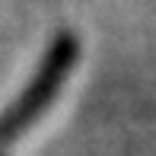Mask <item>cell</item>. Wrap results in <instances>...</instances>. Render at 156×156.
Wrapping results in <instances>:
<instances>
[{
    "label": "cell",
    "instance_id": "6da1fadb",
    "mask_svg": "<svg viewBox=\"0 0 156 156\" xmlns=\"http://www.w3.org/2000/svg\"><path fill=\"white\" fill-rule=\"evenodd\" d=\"M80 61V38L73 32H61L51 38L48 51L41 54L38 67H35L32 80L26 83V89L13 99V105L0 115V144H10L19 134H26L29 127L45 115V108L58 99L61 86L67 83L70 70Z\"/></svg>",
    "mask_w": 156,
    "mask_h": 156
},
{
    "label": "cell",
    "instance_id": "7a4b0ae2",
    "mask_svg": "<svg viewBox=\"0 0 156 156\" xmlns=\"http://www.w3.org/2000/svg\"><path fill=\"white\" fill-rule=\"evenodd\" d=\"M0 156H3V153H0Z\"/></svg>",
    "mask_w": 156,
    "mask_h": 156
}]
</instances>
